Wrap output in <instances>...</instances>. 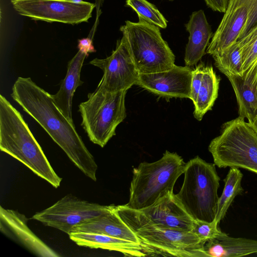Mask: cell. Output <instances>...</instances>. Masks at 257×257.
<instances>
[{"mask_svg":"<svg viewBox=\"0 0 257 257\" xmlns=\"http://www.w3.org/2000/svg\"><path fill=\"white\" fill-rule=\"evenodd\" d=\"M11 96L40 124L70 160L87 177L96 181L97 165L77 132L53 101L51 94L38 86L30 77H19Z\"/></svg>","mask_w":257,"mask_h":257,"instance_id":"1","label":"cell"},{"mask_svg":"<svg viewBox=\"0 0 257 257\" xmlns=\"http://www.w3.org/2000/svg\"><path fill=\"white\" fill-rule=\"evenodd\" d=\"M115 211L137 236L147 256L206 257L204 251L206 242L192 231L156 224L141 210L125 204L116 206Z\"/></svg>","mask_w":257,"mask_h":257,"instance_id":"2","label":"cell"},{"mask_svg":"<svg viewBox=\"0 0 257 257\" xmlns=\"http://www.w3.org/2000/svg\"><path fill=\"white\" fill-rule=\"evenodd\" d=\"M0 149L26 165L55 188L62 181L19 111L0 95Z\"/></svg>","mask_w":257,"mask_h":257,"instance_id":"3","label":"cell"},{"mask_svg":"<svg viewBox=\"0 0 257 257\" xmlns=\"http://www.w3.org/2000/svg\"><path fill=\"white\" fill-rule=\"evenodd\" d=\"M186 165L181 156L168 151L157 161L141 163L133 169L129 200L125 205L141 210L173 192L175 183L184 174Z\"/></svg>","mask_w":257,"mask_h":257,"instance_id":"4","label":"cell"},{"mask_svg":"<svg viewBox=\"0 0 257 257\" xmlns=\"http://www.w3.org/2000/svg\"><path fill=\"white\" fill-rule=\"evenodd\" d=\"M215 165L199 156L186 163L184 181L176 195L194 220L211 222L215 218L220 178Z\"/></svg>","mask_w":257,"mask_h":257,"instance_id":"5","label":"cell"},{"mask_svg":"<svg viewBox=\"0 0 257 257\" xmlns=\"http://www.w3.org/2000/svg\"><path fill=\"white\" fill-rule=\"evenodd\" d=\"M208 150L219 168H241L257 174V127L243 118L223 123Z\"/></svg>","mask_w":257,"mask_h":257,"instance_id":"6","label":"cell"},{"mask_svg":"<svg viewBox=\"0 0 257 257\" xmlns=\"http://www.w3.org/2000/svg\"><path fill=\"white\" fill-rule=\"evenodd\" d=\"M119 30L139 73L162 72L175 65V56L158 27L142 20H127Z\"/></svg>","mask_w":257,"mask_h":257,"instance_id":"7","label":"cell"},{"mask_svg":"<svg viewBox=\"0 0 257 257\" xmlns=\"http://www.w3.org/2000/svg\"><path fill=\"white\" fill-rule=\"evenodd\" d=\"M126 92H110L96 88L79 104L81 125L94 144L103 148L115 135L116 127L126 116Z\"/></svg>","mask_w":257,"mask_h":257,"instance_id":"8","label":"cell"},{"mask_svg":"<svg viewBox=\"0 0 257 257\" xmlns=\"http://www.w3.org/2000/svg\"><path fill=\"white\" fill-rule=\"evenodd\" d=\"M20 15L47 22L74 25L87 22L95 4L73 0H11Z\"/></svg>","mask_w":257,"mask_h":257,"instance_id":"9","label":"cell"},{"mask_svg":"<svg viewBox=\"0 0 257 257\" xmlns=\"http://www.w3.org/2000/svg\"><path fill=\"white\" fill-rule=\"evenodd\" d=\"M113 205L91 203L67 195L50 207L36 213L31 219L69 235L73 227L104 214Z\"/></svg>","mask_w":257,"mask_h":257,"instance_id":"10","label":"cell"},{"mask_svg":"<svg viewBox=\"0 0 257 257\" xmlns=\"http://www.w3.org/2000/svg\"><path fill=\"white\" fill-rule=\"evenodd\" d=\"M89 64L100 68L103 74L97 88L110 92L127 90L136 84L138 72L125 38L117 40L111 54L104 58H95Z\"/></svg>","mask_w":257,"mask_h":257,"instance_id":"11","label":"cell"},{"mask_svg":"<svg viewBox=\"0 0 257 257\" xmlns=\"http://www.w3.org/2000/svg\"><path fill=\"white\" fill-rule=\"evenodd\" d=\"M193 70L175 65L171 69L157 73H140L136 85L167 98H190Z\"/></svg>","mask_w":257,"mask_h":257,"instance_id":"12","label":"cell"},{"mask_svg":"<svg viewBox=\"0 0 257 257\" xmlns=\"http://www.w3.org/2000/svg\"><path fill=\"white\" fill-rule=\"evenodd\" d=\"M256 0H229L206 53L212 56L236 42Z\"/></svg>","mask_w":257,"mask_h":257,"instance_id":"13","label":"cell"},{"mask_svg":"<svg viewBox=\"0 0 257 257\" xmlns=\"http://www.w3.org/2000/svg\"><path fill=\"white\" fill-rule=\"evenodd\" d=\"M141 210L153 222L160 226L185 231H191L193 228L194 219L173 192Z\"/></svg>","mask_w":257,"mask_h":257,"instance_id":"14","label":"cell"},{"mask_svg":"<svg viewBox=\"0 0 257 257\" xmlns=\"http://www.w3.org/2000/svg\"><path fill=\"white\" fill-rule=\"evenodd\" d=\"M219 82L211 66L200 63L193 70L190 99L194 105V116L198 120L212 109L218 96Z\"/></svg>","mask_w":257,"mask_h":257,"instance_id":"15","label":"cell"},{"mask_svg":"<svg viewBox=\"0 0 257 257\" xmlns=\"http://www.w3.org/2000/svg\"><path fill=\"white\" fill-rule=\"evenodd\" d=\"M1 226L35 254L43 257L59 256L29 228L27 218L17 211L0 207Z\"/></svg>","mask_w":257,"mask_h":257,"instance_id":"16","label":"cell"},{"mask_svg":"<svg viewBox=\"0 0 257 257\" xmlns=\"http://www.w3.org/2000/svg\"><path fill=\"white\" fill-rule=\"evenodd\" d=\"M185 26L189 36L184 61L185 66L191 67L196 65L205 55L212 33L202 10L193 12Z\"/></svg>","mask_w":257,"mask_h":257,"instance_id":"17","label":"cell"},{"mask_svg":"<svg viewBox=\"0 0 257 257\" xmlns=\"http://www.w3.org/2000/svg\"><path fill=\"white\" fill-rule=\"evenodd\" d=\"M88 54L79 50L69 62L65 77L58 92L51 95L54 102L65 116L71 122L72 99L76 89L82 85L80 73L83 62Z\"/></svg>","mask_w":257,"mask_h":257,"instance_id":"18","label":"cell"},{"mask_svg":"<svg viewBox=\"0 0 257 257\" xmlns=\"http://www.w3.org/2000/svg\"><path fill=\"white\" fill-rule=\"evenodd\" d=\"M70 238L79 246L116 251L124 256H147L140 243L95 233L72 232Z\"/></svg>","mask_w":257,"mask_h":257,"instance_id":"19","label":"cell"},{"mask_svg":"<svg viewBox=\"0 0 257 257\" xmlns=\"http://www.w3.org/2000/svg\"><path fill=\"white\" fill-rule=\"evenodd\" d=\"M115 206L89 222L73 227L71 233H99L140 243L136 234L116 213Z\"/></svg>","mask_w":257,"mask_h":257,"instance_id":"20","label":"cell"},{"mask_svg":"<svg viewBox=\"0 0 257 257\" xmlns=\"http://www.w3.org/2000/svg\"><path fill=\"white\" fill-rule=\"evenodd\" d=\"M206 257H237L257 253V240L234 238L222 232L204 245Z\"/></svg>","mask_w":257,"mask_h":257,"instance_id":"21","label":"cell"},{"mask_svg":"<svg viewBox=\"0 0 257 257\" xmlns=\"http://www.w3.org/2000/svg\"><path fill=\"white\" fill-rule=\"evenodd\" d=\"M234 90L238 116L253 123L257 117V91L241 75L227 76Z\"/></svg>","mask_w":257,"mask_h":257,"instance_id":"22","label":"cell"},{"mask_svg":"<svg viewBox=\"0 0 257 257\" xmlns=\"http://www.w3.org/2000/svg\"><path fill=\"white\" fill-rule=\"evenodd\" d=\"M243 175L236 167H231L224 180L222 193L219 197L214 220L219 224L224 217L234 198L243 191L241 180Z\"/></svg>","mask_w":257,"mask_h":257,"instance_id":"23","label":"cell"},{"mask_svg":"<svg viewBox=\"0 0 257 257\" xmlns=\"http://www.w3.org/2000/svg\"><path fill=\"white\" fill-rule=\"evenodd\" d=\"M212 57L216 67L226 77L243 75L241 50L237 41Z\"/></svg>","mask_w":257,"mask_h":257,"instance_id":"24","label":"cell"},{"mask_svg":"<svg viewBox=\"0 0 257 257\" xmlns=\"http://www.w3.org/2000/svg\"><path fill=\"white\" fill-rule=\"evenodd\" d=\"M125 6L131 8L137 13L139 20L162 29L167 27L168 21L156 6L147 0H126Z\"/></svg>","mask_w":257,"mask_h":257,"instance_id":"25","label":"cell"},{"mask_svg":"<svg viewBox=\"0 0 257 257\" xmlns=\"http://www.w3.org/2000/svg\"><path fill=\"white\" fill-rule=\"evenodd\" d=\"M237 41L241 50L244 74L257 60V25Z\"/></svg>","mask_w":257,"mask_h":257,"instance_id":"26","label":"cell"},{"mask_svg":"<svg viewBox=\"0 0 257 257\" xmlns=\"http://www.w3.org/2000/svg\"><path fill=\"white\" fill-rule=\"evenodd\" d=\"M191 231L205 242L215 238L222 232L218 228V224L215 220L208 222L200 220H194Z\"/></svg>","mask_w":257,"mask_h":257,"instance_id":"27","label":"cell"},{"mask_svg":"<svg viewBox=\"0 0 257 257\" xmlns=\"http://www.w3.org/2000/svg\"><path fill=\"white\" fill-rule=\"evenodd\" d=\"M256 25H257V0L249 11L246 21L238 40L244 37Z\"/></svg>","mask_w":257,"mask_h":257,"instance_id":"28","label":"cell"},{"mask_svg":"<svg viewBox=\"0 0 257 257\" xmlns=\"http://www.w3.org/2000/svg\"><path fill=\"white\" fill-rule=\"evenodd\" d=\"M207 6L214 11L224 13L229 0H204Z\"/></svg>","mask_w":257,"mask_h":257,"instance_id":"29","label":"cell"},{"mask_svg":"<svg viewBox=\"0 0 257 257\" xmlns=\"http://www.w3.org/2000/svg\"><path fill=\"white\" fill-rule=\"evenodd\" d=\"M245 81L257 91V60L252 67L243 74Z\"/></svg>","mask_w":257,"mask_h":257,"instance_id":"30","label":"cell"},{"mask_svg":"<svg viewBox=\"0 0 257 257\" xmlns=\"http://www.w3.org/2000/svg\"><path fill=\"white\" fill-rule=\"evenodd\" d=\"M255 126L256 127H257V117L256 118L255 121H254V122L253 123Z\"/></svg>","mask_w":257,"mask_h":257,"instance_id":"31","label":"cell"},{"mask_svg":"<svg viewBox=\"0 0 257 257\" xmlns=\"http://www.w3.org/2000/svg\"><path fill=\"white\" fill-rule=\"evenodd\" d=\"M166 1H170V2H172V1H174V0H166Z\"/></svg>","mask_w":257,"mask_h":257,"instance_id":"32","label":"cell"}]
</instances>
